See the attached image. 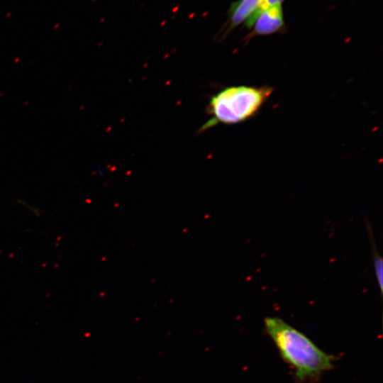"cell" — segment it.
Here are the masks:
<instances>
[{
    "mask_svg": "<svg viewBox=\"0 0 383 383\" xmlns=\"http://www.w3.org/2000/svg\"><path fill=\"white\" fill-rule=\"evenodd\" d=\"M283 0H264L262 9L275 4H281Z\"/></svg>",
    "mask_w": 383,
    "mask_h": 383,
    "instance_id": "8992f818",
    "label": "cell"
},
{
    "mask_svg": "<svg viewBox=\"0 0 383 383\" xmlns=\"http://www.w3.org/2000/svg\"><path fill=\"white\" fill-rule=\"evenodd\" d=\"M372 247L374 270L379 292L382 294L383 291V261L374 245Z\"/></svg>",
    "mask_w": 383,
    "mask_h": 383,
    "instance_id": "5b68a950",
    "label": "cell"
},
{
    "mask_svg": "<svg viewBox=\"0 0 383 383\" xmlns=\"http://www.w3.org/2000/svg\"><path fill=\"white\" fill-rule=\"evenodd\" d=\"M284 26L281 4L267 6L256 16L252 36L266 35L282 30Z\"/></svg>",
    "mask_w": 383,
    "mask_h": 383,
    "instance_id": "3957f363",
    "label": "cell"
},
{
    "mask_svg": "<svg viewBox=\"0 0 383 383\" xmlns=\"http://www.w3.org/2000/svg\"><path fill=\"white\" fill-rule=\"evenodd\" d=\"M264 326L282 359L293 368L299 382H314L333 367V355L322 350L308 336L283 319L266 317Z\"/></svg>",
    "mask_w": 383,
    "mask_h": 383,
    "instance_id": "6da1fadb",
    "label": "cell"
},
{
    "mask_svg": "<svg viewBox=\"0 0 383 383\" xmlns=\"http://www.w3.org/2000/svg\"><path fill=\"white\" fill-rule=\"evenodd\" d=\"M264 0H239L232 4L229 10L228 30L245 21L250 24L255 17L262 10Z\"/></svg>",
    "mask_w": 383,
    "mask_h": 383,
    "instance_id": "277c9868",
    "label": "cell"
},
{
    "mask_svg": "<svg viewBox=\"0 0 383 383\" xmlns=\"http://www.w3.org/2000/svg\"><path fill=\"white\" fill-rule=\"evenodd\" d=\"M273 91L272 87L266 86L226 88L212 97L209 110L213 118L206 127L217 123L232 124L246 121L258 111Z\"/></svg>",
    "mask_w": 383,
    "mask_h": 383,
    "instance_id": "7a4b0ae2",
    "label": "cell"
}]
</instances>
